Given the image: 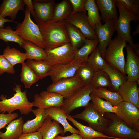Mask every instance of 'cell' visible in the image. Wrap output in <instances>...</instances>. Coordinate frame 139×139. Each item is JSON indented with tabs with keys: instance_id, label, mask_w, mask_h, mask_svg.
I'll return each mask as SVG.
<instances>
[{
	"instance_id": "1",
	"label": "cell",
	"mask_w": 139,
	"mask_h": 139,
	"mask_svg": "<svg viewBox=\"0 0 139 139\" xmlns=\"http://www.w3.org/2000/svg\"><path fill=\"white\" fill-rule=\"evenodd\" d=\"M34 18L42 34L46 47L45 49H53L70 42L65 21H44L35 15Z\"/></svg>"
},
{
	"instance_id": "49",
	"label": "cell",
	"mask_w": 139,
	"mask_h": 139,
	"mask_svg": "<svg viewBox=\"0 0 139 139\" xmlns=\"http://www.w3.org/2000/svg\"><path fill=\"white\" fill-rule=\"evenodd\" d=\"M133 129L139 132V121H137L134 126Z\"/></svg>"
},
{
	"instance_id": "3",
	"label": "cell",
	"mask_w": 139,
	"mask_h": 139,
	"mask_svg": "<svg viewBox=\"0 0 139 139\" xmlns=\"http://www.w3.org/2000/svg\"><path fill=\"white\" fill-rule=\"evenodd\" d=\"M116 6L118 8L119 16L118 19L114 20V25L117 35L125 39L135 53L139 55V45L133 42L131 35V22H136L139 20V18L124 8L118 0H116Z\"/></svg>"
},
{
	"instance_id": "39",
	"label": "cell",
	"mask_w": 139,
	"mask_h": 139,
	"mask_svg": "<svg viewBox=\"0 0 139 139\" xmlns=\"http://www.w3.org/2000/svg\"><path fill=\"white\" fill-rule=\"evenodd\" d=\"M91 83L95 89L109 88L111 85L109 77L102 70L95 71Z\"/></svg>"
},
{
	"instance_id": "13",
	"label": "cell",
	"mask_w": 139,
	"mask_h": 139,
	"mask_svg": "<svg viewBox=\"0 0 139 139\" xmlns=\"http://www.w3.org/2000/svg\"><path fill=\"white\" fill-rule=\"evenodd\" d=\"M94 30L99 42L98 47L104 58L106 50L115 31L114 20H110L103 24L96 25Z\"/></svg>"
},
{
	"instance_id": "27",
	"label": "cell",
	"mask_w": 139,
	"mask_h": 139,
	"mask_svg": "<svg viewBox=\"0 0 139 139\" xmlns=\"http://www.w3.org/2000/svg\"><path fill=\"white\" fill-rule=\"evenodd\" d=\"M72 7L69 0H63L55 5L51 20L56 22L65 21L71 14Z\"/></svg>"
},
{
	"instance_id": "35",
	"label": "cell",
	"mask_w": 139,
	"mask_h": 139,
	"mask_svg": "<svg viewBox=\"0 0 139 139\" xmlns=\"http://www.w3.org/2000/svg\"><path fill=\"white\" fill-rule=\"evenodd\" d=\"M91 102L95 109L101 115L104 116L106 113H114V106L92 92L90 94Z\"/></svg>"
},
{
	"instance_id": "6",
	"label": "cell",
	"mask_w": 139,
	"mask_h": 139,
	"mask_svg": "<svg viewBox=\"0 0 139 139\" xmlns=\"http://www.w3.org/2000/svg\"><path fill=\"white\" fill-rule=\"evenodd\" d=\"M104 116L110 120L105 134L118 138L139 139V132L130 127L114 113H106Z\"/></svg>"
},
{
	"instance_id": "22",
	"label": "cell",
	"mask_w": 139,
	"mask_h": 139,
	"mask_svg": "<svg viewBox=\"0 0 139 139\" xmlns=\"http://www.w3.org/2000/svg\"><path fill=\"white\" fill-rule=\"evenodd\" d=\"M37 131L41 133L42 139H54L58 134H64L60 124L48 115L42 126Z\"/></svg>"
},
{
	"instance_id": "46",
	"label": "cell",
	"mask_w": 139,
	"mask_h": 139,
	"mask_svg": "<svg viewBox=\"0 0 139 139\" xmlns=\"http://www.w3.org/2000/svg\"><path fill=\"white\" fill-rule=\"evenodd\" d=\"M54 139H85L80 134L74 133L72 135L67 136H57Z\"/></svg>"
},
{
	"instance_id": "15",
	"label": "cell",
	"mask_w": 139,
	"mask_h": 139,
	"mask_svg": "<svg viewBox=\"0 0 139 139\" xmlns=\"http://www.w3.org/2000/svg\"><path fill=\"white\" fill-rule=\"evenodd\" d=\"M64 100L63 97L59 94L44 90L35 94L32 102L36 107L45 109L53 107H60Z\"/></svg>"
},
{
	"instance_id": "50",
	"label": "cell",
	"mask_w": 139,
	"mask_h": 139,
	"mask_svg": "<svg viewBox=\"0 0 139 139\" xmlns=\"http://www.w3.org/2000/svg\"><path fill=\"white\" fill-rule=\"evenodd\" d=\"M136 30L135 31L133 32H132V34L133 36H135L137 34L139 33V24L135 27Z\"/></svg>"
},
{
	"instance_id": "43",
	"label": "cell",
	"mask_w": 139,
	"mask_h": 139,
	"mask_svg": "<svg viewBox=\"0 0 139 139\" xmlns=\"http://www.w3.org/2000/svg\"><path fill=\"white\" fill-rule=\"evenodd\" d=\"M72 7V11L71 15L78 12H83L86 14L85 4L86 0H69Z\"/></svg>"
},
{
	"instance_id": "21",
	"label": "cell",
	"mask_w": 139,
	"mask_h": 139,
	"mask_svg": "<svg viewBox=\"0 0 139 139\" xmlns=\"http://www.w3.org/2000/svg\"><path fill=\"white\" fill-rule=\"evenodd\" d=\"M95 1L101 13V20L103 22L105 23L110 20L118 19L116 0H96Z\"/></svg>"
},
{
	"instance_id": "23",
	"label": "cell",
	"mask_w": 139,
	"mask_h": 139,
	"mask_svg": "<svg viewBox=\"0 0 139 139\" xmlns=\"http://www.w3.org/2000/svg\"><path fill=\"white\" fill-rule=\"evenodd\" d=\"M102 70L108 75L111 81V85L109 87L111 91L118 92L120 88L127 81L126 75L107 63Z\"/></svg>"
},
{
	"instance_id": "18",
	"label": "cell",
	"mask_w": 139,
	"mask_h": 139,
	"mask_svg": "<svg viewBox=\"0 0 139 139\" xmlns=\"http://www.w3.org/2000/svg\"><path fill=\"white\" fill-rule=\"evenodd\" d=\"M35 16L44 21L52 19L56 4L53 0H34L32 1Z\"/></svg>"
},
{
	"instance_id": "30",
	"label": "cell",
	"mask_w": 139,
	"mask_h": 139,
	"mask_svg": "<svg viewBox=\"0 0 139 139\" xmlns=\"http://www.w3.org/2000/svg\"><path fill=\"white\" fill-rule=\"evenodd\" d=\"M65 22V25L71 44L75 50L82 46L86 39L78 29Z\"/></svg>"
},
{
	"instance_id": "44",
	"label": "cell",
	"mask_w": 139,
	"mask_h": 139,
	"mask_svg": "<svg viewBox=\"0 0 139 139\" xmlns=\"http://www.w3.org/2000/svg\"><path fill=\"white\" fill-rule=\"evenodd\" d=\"M18 115L17 113H9L5 114H0V130L4 128L11 121L17 118Z\"/></svg>"
},
{
	"instance_id": "7",
	"label": "cell",
	"mask_w": 139,
	"mask_h": 139,
	"mask_svg": "<svg viewBox=\"0 0 139 139\" xmlns=\"http://www.w3.org/2000/svg\"><path fill=\"white\" fill-rule=\"evenodd\" d=\"M72 117L85 121L88 123L89 127L103 133L110 122L109 119L102 116L95 109L91 102L85 107L82 112Z\"/></svg>"
},
{
	"instance_id": "4",
	"label": "cell",
	"mask_w": 139,
	"mask_h": 139,
	"mask_svg": "<svg viewBox=\"0 0 139 139\" xmlns=\"http://www.w3.org/2000/svg\"><path fill=\"white\" fill-rule=\"evenodd\" d=\"M25 17L21 23H18L15 31L24 40L31 42L44 49L46 48L40 29L32 21L31 13L26 7Z\"/></svg>"
},
{
	"instance_id": "52",
	"label": "cell",
	"mask_w": 139,
	"mask_h": 139,
	"mask_svg": "<svg viewBox=\"0 0 139 139\" xmlns=\"http://www.w3.org/2000/svg\"><path fill=\"white\" fill-rule=\"evenodd\" d=\"M0 139H1V138H0Z\"/></svg>"
},
{
	"instance_id": "14",
	"label": "cell",
	"mask_w": 139,
	"mask_h": 139,
	"mask_svg": "<svg viewBox=\"0 0 139 139\" xmlns=\"http://www.w3.org/2000/svg\"><path fill=\"white\" fill-rule=\"evenodd\" d=\"M76 27L88 39H98L94 30L90 24L87 15L83 12L70 15L65 21Z\"/></svg>"
},
{
	"instance_id": "8",
	"label": "cell",
	"mask_w": 139,
	"mask_h": 139,
	"mask_svg": "<svg viewBox=\"0 0 139 139\" xmlns=\"http://www.w3.org/2000/svg\"><path fill=\"white\" fill-rule=\"evenodd\" d=\"M94 89L91 83L85 85L70 97L64 99L61 108L66 114H70L76 109L86 107L91 100L90 94Z\"/></svg>"
},
{
	"instance_id": "34",
	"label": "cell",
	"mask_w": 139,
	"mask_h": 139,
	"mask_svg": "<svg viewBox=\"0 0 139 139\" xmlns=\"http://www.w3.org/2000/svg\"><path fill=\"white\" fill-rule=\"evenodd\" d=\"M85 7L88 13L87 16L88 20L94 29L96 25L102 24L99 10L95 0H86Z\"/></svg>"
},
{
	"instance_id": "38",
	"label": "cell",
	"mask_w": 139,
	"mask_h": 139,
	"mask_svg": "<svg viewBox=\"0 0 139 139\" xmlns=\"http://www.w3.org/2000/svg\"><path fill=\"white\" fill-rule=\"evenodd\" d=\"M87 62L95 71L99 70H102L107 63L98 46L89 57Z\"/></svg>"
},
{
	"instance_id": "26",
	"label": "cell",
	"mask_w": 139,
	"mask_h": 139,
	"mask_svg": "<svg viewBox=\"0 0 139 139\" xmlns=\"http://www.w3.org/2000/svg\"><path fill=\"white\" fill-rule=\"evenodd\" d=\"M24 121L22 117L13 120L6 127V131L3 132L0 131L1 139H17L23 133Z\"/></svg>"
},
{
	"instance_id": "11",
	"label": "cell",
	"mask_w": 139,
	"mask_h": 139,
	"mask_svg": "<svg viewBox=\"0 0 139 139\" xmlns=\"http://www.w3.org/2000/svg\"><path fill=\"white\" fill-rule=\"evenodd\" d=\"M84 63L74 59L67 63L52 66L48 76L50 77L52 83L72 77L76 74L78 69Z\"/></svg>"
},
{
	"instance_id": "41",
	"label": "cell",
	"mask_w": 139,
	"mask_h": 139,
	"mask_svg": "<svg viewBox=\"0 0 139 139\" xmlns=\"http://www.w3.org/2000/svg\"><path fill=\"white\" fill-rule=\"evenodd\" d=\"M124 8L139 18V2L137 0H118Z\"/></svg>"
},
{
	"instance_id": "36",
	"label": "cell",
	"mask_w": 139,
	"mask_h": 139,
	"mask_svg": "<svg viewBox=\"0 0 139 139\" xmlns=\"http://www.w3.org/2000/svg\"><path fill=\"white\" fill-rule=\"evenodd\" d=\"M20 77L21 81L26 88H30L40 80L39 77L25 62L22 64Z\"/></svg>"
},
{
	"instance_id": "25",
	"label": "cell",
	"mask_w": 139,
	"mask_h": 139,
	"mask_svg": "<svg viewBox=\"0 0 139 139\" xmlns=\"http://www.w3.org/2000/svg\"><path fill=\"white\" fill-rule=\"evenodd\" d=\"M66 115L67 119L78 129L80 132V135L85 139H93L98 137H107L113 139H126L118 138L108 136L103 133L98 131L79 122L70 114H66Z\"/></svg>"
},
{
	"instance_id": "28",
	"label": "cell",
	"mask_w": 139,
	"mask_h": 139,
	"mask_svg": "<svg viewBox=\"0 0 139 139\" xmlns=\"http://www.w3.org/2000/svg\"><path fill=\"white\" fill-rule=\"evenodd\" d=\"M98 43V39H86L83 45L76 51L74 59L81 63L87 62L89 55L96 49Z\"/></svg>"
},
{
	"instance_id": "42",
	"label": "cell",
	"mask_w": 139,
	"mask_h": 139,
	"mask_svg": "<svg viewBox=\"0 0 139 139\" xmlns=\"http://www.w3.org/2000/svg\"><path fill=\"white\" fill-rule=\"evenodd\" d=\"M6 72L13 74L15 72L14 66L2 55H0V75Z\"/></svg>"
},
{
	"instance_id": "48",
	"label": "cell",
	"mask_w": 139,
	"mask_h": 139,
	"mask_svg": "<svg viewBox=\"0 0 139 139\" xmlns=\"http://www.w3.org/2000/svg\"><path fill=\"white\" fill-rule=\"evenodd\" d=\"M7 22L18 23L14 20H13L11 19L10 20L3 18L0 16V27H4V25Z\"/></svg>"
},
{
	"instance_id": "20",
	"label": "cell",
	"mask_w": 139,
	"mask_h": 139,
	"mask_svg": "<svg viewBox=\"0 0 139 139\" xmlns=\"http://www.w3.org/2000/svg\"><path fill=\"white\" fill-rule=\"evenodd\" d=\"M25 6L23 0H4L0 5V16L14 21L19 11H25Z\"/></svg>"
},
{
	"instance_id": "31",
	"label": "cell",
	"mask_w": 139,
	"mask_h": 139,
	"mask_svg": "<svg viewBox=\"0 0 139 139\" xmlns=\"http://www.w3.org/2000/svg\"><path fill=\"white\" fill-rule=\"evenodd\" d=\"M26 63L40 80L48 76L52 66L46 60L27 59Z\"/></svg>"
},
{
	"instance_id": "5",
	"label": "cell",
	"mask_w": 139,
	"mask_h": 139,
	"mask_svg": "<svg viewBox=\"0 0 139 139\" xmlns=\"http://www.w3.org/2000/svg\"><path fill=\"white\" fill-rule=\"evenodd\" d=\"M127 43L125 39L117 35L108 46L104 56L107 63L117 68L125 75V61L123 49Z\"/></svg>"
},
{
	"instance_id": "47",
	"label": "cell",
	"mask_w": 139,
	"mask_h": 139,
	"mask_svg": "<svg viewBox=\"0 0 139 139\" xmlns=\"http://www.w3.org/2000/svg\"><path fill=\"white\" fill-rule=\"evenodd\" d=\"M23 1L30 13L34 17L35 16V14L34 10L32 1L31 0H23Z\"/></svg>"
},
{
	"instance_id": "45",
	"label": "cell",
	"mask_w": 139,
	"mask_h": 139,
	"mask_svg": "<svg viewBox=\"0 0 139 139\" xmlns=\"http://www.w3.org/2000/svg\"><path fill=\"white\" fill-rule=\"evenodd\" d=\"M17 139H42L41 133L39 131L22 133Z\"/></svg>"
},
{
	"instance_id": "9",
	"label": "cell",
	"mask_w": 139,
	"mask_h": 139,
	"mask_svg": "<svg viewBox=\"0 0 139 139\" xmlns=\"http://www.w3.org/2000/svg\"><path fill=\"white\" fill-rule=\"evenodd\" d=\"M85 85L76 74L72 77L63 79L52 84L46 90L60 95L64 99L70 97Z\"/></svg>"
},
{
	"instance_id": "2",
	"label": "cell",
	"mask_w": 139,
	"mask_h": 139,
	"mask_svg": "<svg viewBox=\"0 0 139 139\" xmlns=\"http://www.w3.org/2000/svg\"><path fill=\"white\" fill-rule=\"evenodd\" d=\"M21 85L16 84L13 89L15 93L12 97L8 99L3 95L0 97V113H12L18 110L21 114L27 115L32 112L34 105L28 100L26 91H21Z\"/></svg>"
},
{
	"instance_id": "51",
	"label": "cell",
	"mask_w": 139,
	"mask_h": 139,
	"mask_svg": "<svg viewBox=\"0 0 139 139\" xmlns=\"http://www.w3.org/2000/svg\"><path fill=\"white\" fill-rule=\"evenodd\" d=\"M93 139H113L111 138H107V137H98L96 138Z\"/></svg>"
},
{
	"instance_id": "10",
	"label": "cell",
	"mask_w": 139,
	"mask_h": 139,
	"mask_svg": "<svg viewBox=\"0 0 139 139\" xmlns=\"http://www.w3.org/2000/svg\"><path fill=\"white\" fill-rule=\"evenodd\" d=\"M45 50L47 55L46 60L51 66L73 60L77 50L73 48L70 42L53 49Z\"/></svg>"
},
{
	"instance_id": "33",
	"label": "cell",
	"mask_w": 139,
	"mask_h": 139,
	"mask_svg": "<svg viewBox=\"0 0 139 139\" xmlns=\"http://www.w3.org/2000/svg\"><path fill=\"white\" fill-rule=\"evenodd\" d=\"M3 55L13 66L17 64H22L27 59L25 53L14 48L7 46L3 51Z\"/></svg>"
},
{
	"instance_id": "16",
	"label": "cell",
	"mask_w": 139,
	"mask_h": 139,
	"mask_svg": "<svg viewBox=\"0 0 139 139\" xmlns=\"http://www.w3.org/2000/svg\"><path fill=\"white\" fill-rule=\"evenodd\" d=\"M125 47L127 52V56L124 70L125 74L127 75V81H139L138 56L128 44H127Z\"/></svg>"
},
{
	"instance_id": "19",
	"label": "cell",
	"mask_w": 139,
	"mask_h": 139,
	"mask_svg": "<svg viewBox=\"0 0 139 139\" xmlns=\"http://www.w3.org/2000/svg\"><path fill=\"white\" fill-rule=\"evenodd\" d=\"M46 114L54 120L61 124L63 127L64 134L67 132L80 135V131L72 127L67 120L66 113L60 107H53L44 109Z\"/></svg>"
},
{
	"instance_id": "40",
	"label": "cell",
	"mask_w": 139,
	"mask_h": 139,
	"mask_svg": "<svg viewBox=\"0 0 139 139\" xmlns=\"http://www.w3.org/2000/svg\"><path fill=\"white\" fill-rule=\"evenodd\" d=\"M94 72L87 62H84L78 69L76 74L86 85L91 83Z\"/></svg>"
},
{
	"instance_id": "37",
	"label": "cell",
	"mask_w": 139,
	"mask_h": 139,
	"mask_svg": "<svg viewBox=\"0 0 139 139\" xmlns=\"http://www.w3.org/2000/svg\"><path fill=\"white\" fill-rule=\"evenodd\" d=\"M0 39L6 43L8 41L16 43L21 47H22L24 42V40L12 30L10 26L5 28L0 27Z\"/></svg>"
},
{
	"instance_id": "29",
	"label": "cell",
	"mask_w": 139,
	"mask_h": 139,
	"mask_svg": "<svg viewBox=\"0 0 139 139\" xmlns=\"http://www.w3.org/2000/svg\"><path fill=\"white\" fill-rule=\"evenodd\" d=\"M25 50L27 59L46 60L47 53L43 49L30 41L24 40L22 47Z\"/></svg>"
},
{
	"instance_id": "17",
	"label": "cell",
	"mask_w": 139,
	"mask_h": 139,
	"mask_svg": "<svg viewBox=\"0 0 139 139\" xmlns=\"http://www.w3.org/2000/svg\"><path fill=\"white\" fill-rule=\"evenodd\" d=\"M139 81H127L119 88L118 92L123 101L130 102L139 108Z\"/></svg>"
},
{
	"instance_id": "12",
	"label": "cell",
	"mask_w": 139,
	"mask_h": 139,
	"mask_svg": "<svg viewBox=\"0 0 139 139\" xmlns=\"http://www.w3.org/2000/svg\"><path fill=\"white\" fill-rule=\"evenodd\" d=\"M114 107V114L133 129L139 121V108L130 102L123 101Z\"/></svg>"
},
{
	"instance_id": "32",
	"label": "cell",
	"mask_w": 139,
	"mask_h": 139,
	"mask_svg": "<svg viewBox=\"0 0 139 139\" xmlns=\"http://www.w3.org/2000/svg\"><path fill=\"white\" fill-rule=\"evenodd\" d=\"M92 93L98 97L105 99L113 106H116L123 101L118 92L112 91L106 88L95 89Z\"/></svg>"
},
{
	"instance_id": "24",
	"label": "cell",
	"mask_w": 139,
	"mask_h": 139,
	"mask_svg": "<svg viewBox=\"0 0 139 139\" xmlns=\"http://www.w3.org/2000/svg\"><path fill=\"white\" fill-rule=\"evenodd\" d=\"M32 112L36 116L31 120H28L24 124L23 133H26L36 131L43 124L47 117L43 108H38L33 109Z\"/></svg>"
}]
</instances>
